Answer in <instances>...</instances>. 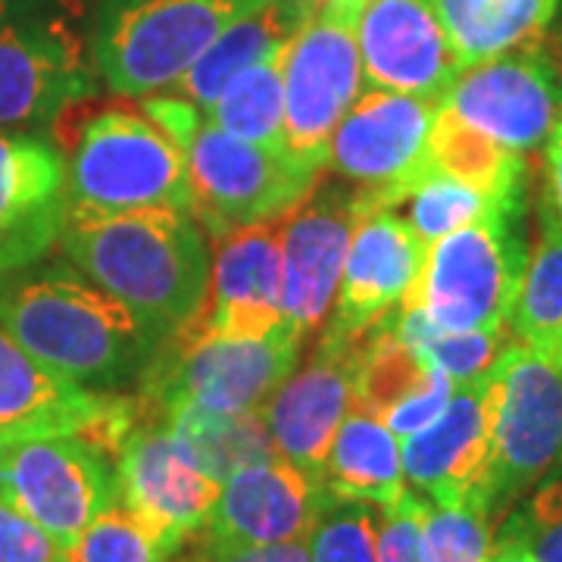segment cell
<instances>
[{
	"label": "cell",
	"mask_w": 562,
	"mask_h": 562,
	"mask_svg": "<svg viewBox=\"0 0 562 562\" xmlns=\"http://www.w3.org/2000/svg\"><path fill=\"white\" fill-rule=\"evenodd\" d=\"M362 216L360 188L319 181L281 222V313L303 341L331 319L350 235Z\"/></svg>",
	"instance_id": "2e32d148"
},
{
	"label": "cell",
	"mask_w": 562,
	"mask_h": 562,
	"mask_svg": "<svg viewBox=\"0 0 562 562\" xmlns=\"http://www.w3.org/2000/svg\"><path fill=\"white\" fill-rule=\"evenodd\" d=\"M379 562H425L422 497L409 494L391 509H379Z\"/></svg>",
	"instance_id": "f35d334b"
},
{
	"label": "cell",
	"mask_w": 562,
	"mask_h": 562,
	"mask_svg": "<svg viewBox=\"0 0 562 562\" xmlns=\"http://www.w3.org/2000/svg\"><path fill=\"white\" fill-rule=\"evenodd\" d=\"M69 562H172L144 525L113 503L66 550Z\"/></svg>",
	"instance_id": "d590c367"
},
{
	"label": "cell",
	"mask_w": 562,
	"mask_h": 562,
	"mask_svg": "<svg viewBox=\"0 0 562 562\" xmlns=\"http://www.w3.org/2000/svg\"><path fill=\"white\" fill-rule=\"evenodd\" d=\"M491 462L479 503L503 522L562 469V362L506 341L491 372Z\"/></svg>",
	"instance_id": "52a82bcc"
},
{
	"label": "cell",
	"mask_w": 562,
	"mask_h": 562,
	"mask_svg": "<svg viewBox=\"0 0 562 562\" xmlns=\"http://www.w3.org/2000/svg\"><path fill=\"white\" fill-rule=\"evenodd\" d=\"M266 0H94V63L116 98L169 94L222 32Z\"/></svg>",
	"instance_id": "8992f818"
},
{
	"label": "cell",
	"mask_w": 562,
	"mask_h": 562,
	"mask_svg": "<svg viewBox=\"0 0 562 562\" xmlns=\"http://www.w3.org/2000/svg\"><path fill=\"white\" fill-rule=\"evenodd\" d=\"M281 222L228 232L213 241L206 328L232 338H266L288 322L281 313Z\"/></svg>",
	"instance_id": "603a6c76"
},
{
	"label": "cell",
	"mask_w": 562,
	"mask_h": 562,
	"mask_svg": "<svg viewBox=\"0 0 562 562\" xmlns=\"http://www.w3.org/2000/svg\"><path fill=\"white\" fill-rule=\"evenodd\" d=\"M319 0H266L254 13L232 22L220 38L203 50L198 63L176 81L172 94H179L198 110H210L225 85L254 63L284 50L310 20Z\"/></svg>",
	"instance_id": "d4e9b609"
},
{
	"label": "cell",
	"mask_w": 562,
	"mask_h": 562,
	"mask_svg": "<svg viewBox=\"0 0 562 562\" xmlns=\"http://www.w3.org/2000/svg\"><path fill=\"white\" fill-rule=\"evenodd\" d=\"M160 413L216 482L247 462L279 457L260 413H213L203 406H169Z\"/></svg>",
	"instance_id": "f1b7e54d"
},
{
	"label": "cell",
	"mask_w": 562,
	"mask_h": 562,
	"mask_svg": "<svg viewBox=\"0 0 562 562\" xmlns=\"http://www.w3.org/2000/svg\"><path fill=\"white\" fill-rule=\"evenodd\" d=\"M362 88L443 103L465 69L435 0H362L357 20Z\"/></svg>",
	"instance_id": "ac0fdd59"
},
{
	"label": "cell",
	"mask_w": 562,
	"mask_h": 562,
	"mask_svg": "<svg viewBox=\"0 0 562 562\" xmlns=\"http://www.w3.org/2000/svg\"><path fill=\"white\" fill-rule=\"evenodd\" d=\"M303 338L288 325L266 338H232L206 328L203 316L157 347L140 375V397L157 409L203 406L213 413H260L294 366Z\"/></svg>",
	"instance_id": "ba28073f"
},
{
	"label": "cell",
	"mask_w": 562,
	"mask_h": 562,
	"mask_svg": "<svg viewBox=\"0 0 562 562\" xmlns=\"http://www.w3.org/2000/svg\"><path fill=\"white\" fill-rule=\"evenodd\" d=\"M425 250L428 247L397 210L366 213L350 235L338 284V310L325 328L362 335L391 316L419 279Z\"/></svg>",
	"instance_id": "7402d4cb"
},
{
	"label": "cell",
	"mask_w": 562,
	"mask_h": 562,
	"mask_svg": "<svg viewBox=\"0 0 562 562\" xmlns=\"http://www.w3.org/2000/svg\"><path fill=\"white\" fill-rule=\"evenodd\" d=\"M0 328L50 372L101 394L140 379L162 344L72 262L47 257L0 276Z\"/></svg>",
	"instance_id": "6da1fadb"
},
{
	"label": "cell",
	"mask_w": 562,
	"mask_h": 562,
	"mask_svg": "<svg viewBox=\"0 0 562 562\" xmlns=\"http://www.w3.org/2000/svg\"><path fill=\"white\" fill-rule=\"evenodd\" d=\"M60 247L85 279L128 306L160 341L206 306L213 257L191 213H66Z\"/></svg>",
	"instance_id": "7a4b0ae2"
},
{
	"label": "cell",
	"mask_w": 562,
	"mask_h": 562,
	"mask_svg": "<svg viewBox=\"0 0 562 562\" xmlns=\"http://www.w3.org/2000/svg\"><path fill=\"white\" fill-rule=\"evenodd\" d=\"M322 506V487L281 457L232 472L220 487L201 535L184 543L198 562H216L238 550L306 538Z\"/></svg>",
	"instance_id": "e0dca14e"
},
{
	"label": "cell",
	"mask_w": 562,
	"mask_h": 562,
	"mask_svg": "<svg viewBox=\"0 0 562 562\" xmlns=\"http://www.w3.org/2000/svg\"><path fill=\"white\" fill-rule=\"evenodd\" d=\"M98 85L94 0L0 3V128L54 125Z\"/></svg>",
	"instance_id": "5b68a950"
},
{
	"label": "cell",
	"mask_w": 562,
	"mask_h": 562,
	"mask_svg": "<svg viewBox=\"0 0 562 562\" xmlns=\"http://www.w3.org/2000/svg\"><path fill=\"white\" fill-rule=\"evenodd\" d=\"M116 460V503L138 519L169 557L201 535L220 497L216 482L162 413L138 401V416L122 435Z\"/></svg>",
	"instance_id": "4fadbf2b"
},
{
	"label": "cell",
	"mask_w": 562,
	"mask_h": 562,
	"mask_svg": "<svg viewBox=\"0 0 562 562\" xmlns=\"http://www.w3.org/2000/svg\"><path fill=\"white\" fill-rule=\"evenodd\" d=\"M54 128L60 132L69 213L179 210L194 216L184 154L144 110L101 103L76 116L72 106Z\"/></svg>",
	"instance_id": "277c9868"
},
{
	"label": "cell",
	"mask_w": 562,
	"mask_h": 562,
	"mask_svg": "<svg viewBox=\"0 0 562 562\" xmlns=\"http://www.w3.org/2000/svg\"><path fill=\"white\" fill-rule=\"evenodd\" d=\"M0 494L66 553L116 503V460L101 441L79 431L0 441Z\"/></svg>",
	"instance_id": "30bf717a"
},
{
	"label": "cell",
	"mask_w": 562,
	"mask_h": 562,
	"mask_svg": "<svg viewBox=\"0 0 562 562\" xmlns=\"http://www.w3.org/2000/svg\"><path fill=\"white\" fill-rule=\"evenodd\" d=\"M541 220L562 225V122L543 144V206Z\"/></svg>",
	"instance_id": "ab89813d"
},
{
	"label": "cell",
	"mask_w": 562,
	"mask_h": 562,
	"mask_svg": "<svg viewBox=\"0 0 562 562\" xmlns=\"http://www.w3.org/2000/svg\"><path fill=\"white\" fill-rule=\"evenodd\" d=\"M503 522L541 562H562V469L543 479Z\"/></svg>",
	"instance_id": "8d00e7d4"
},
{
	"label": "cell",
	"mask_w": 562,
	"mask_h": 562,
	"mask_svg": "<svg viewBox=\"0 0 562 562\" xmlns=\"http://www.w3.org/2000/svg\"><path fill=\"white\" fill-rule=\"evenodd\" d=\"M506 331L513 341L553 357L562 335V225L557 222L541 220V238L528 254Z\"/></svg>",
	"instance_id": "4dcf8cb0"
},
{
	"label": "cell",
	"mask_w": 562,
	"mask_h": 562,
	"mask_svg": "<svg viewBox=\"0 0 562 562\" xmlns=\"http://www.w3.org/2000/svg\"><path fill=\"white\" fill-rule=\"evenodd\" d=\"M487 562H541L528 547L522 543V538L509 528L506 522H501V531L494 535V547H491V557Z\"/></svg>",
	"instance_id": "b9f144b4"
},
{
	"label": "cell",
	"mask_w": 562,
	"mask_h": 562,
	"mask_svg": "<svg viewBox=\"0 0 562 562\" xmlns=\"http://www.w3.org/2000/svg\"><path fill=\"white\" fill-rule=\"evenodd\" d=\"M319 487L331 497L391 509L406 497V475L397 435L360 401L341 422L322 465Z\"/></svg>",
	"instance_id": "484cf974"
},
{
	"label": "cell",
	"mask_w": 562,
	"mask_h": 562,
	"mask_svg": "<svg viewBox=\"0 0 562 562\" xmlns=\"http://www.w3.org/2000/svg\"><path fill=\"white\" fill-rule=\"evenodd\" d=\"M522 220L525 198L428 244L419 279L401 306H416L443 331L506 328L528 262Z\"/></svg>",
	"instance_id": "9c48e42d"
},
{
	"label": "cell",
	"mask_w": 562,
	"mask_h": 562,
	"mask_svg": "<svg viewBox=\"0 0 562 562\" xmlns=\"http://www.w3.org/2000/svg\"><path fill=\"white\" fill-rule=\"evenodd\" d=\"M66 213L60 147L25 128H0V276L50 257Z\"/></svg>",
	"instance_id": "ffe728a7"
},
{
	"label": "cell",
	"mask_w": 562,
	"mask_h": 562,
	"mask_svg": "<svg viewBox=\"0 0 562 562\" xmlns=\"http://www.w3.org/2000/svg\"><path fill=\"white\" fill-rule=\"evenodd\" d=\"M401 457L406 484L428 503H479L491 462V379L460 384L438 419L401 441Z\"/></svg>",
	"instance_id": "44dd1931"
},
{
	"label": "cell",
	"mask_w": 562,
	"mask_h": 562,
	"mask_svg": "<svg viewBox=\"0 0 562 562\" xmlns=\"http://www.w3.org/2000/svg\"><path fill=\"white\" fill-rule=\"evenodd\" d=\"M441 103L366 88L328 138L325 169L360 188L366 213L397 210L428 172L431 128Z\"/></svg>",
	"instance_id": "7c38bea8"
},
{
	"label": "cell",
	"mask_w": 562,
	"mask_h": 562,
	"mask_svg": "<svg viewBox=\"0 0 562 562\" xmlns=\"http://www.w3.org/2000/svg\"><path fill=\"white\" fill-rule=\"evenodd\" d=\"M562 0H435L462 66L543 38Z\"/></svg>",
	"instance_id": "4316f807"
},
{
	"label": "cell",
	"mask_w": 562,
	"mask_h": 562,
	"mask_svg": "<svg viewBox=\"0 0 562 562\" xmlns=\"http://www.w3.org/2000/svg\"><path fill=\"white\" fill-rule=\"evenodd\" d=\"M63 547L0 494V562H60Z\"/></svg>",
	"instance_id": "74e56055"
},
{
	"label": "cell",
	"mask_w": 562,
	"mask_h": 562,
	"mask_svg": "<svg viewBox=\"0 0 562 562\" xmlns=\"http://www.w3.org/2000/svg\"><path fill=\"white\" fill-rule=\"evenodd\" d=\"M60 562H69V560H66V557H63V560Z\"/></svg>",
	"instance_id": "ee69618b"
},
{
	"label": "cell",
	"mask_w": 562,
	"mask_h": 562,
	"mask_svg": "<svg viewBox=\"0 0 562 562\" xmlns=\"http://www.w3.org/2000/svg\"><path fill=\"white\" fill-rule=\"evenodd\" d=\"M441 106L503 147L528 154L562 122V69L541 41L465 66Z\"/></svg>",
	"instance_id": "5bb4252c"
},
{
	"label": "cell",
	"mask_w": 562,
	"mask_h": 562,
	"mask_svg": "<svg viewBox=\"0 0 562 562\" xmlns=\"http://www.w3.org/2000/svg\"><path fill=\"white\" fill-rule=\"evenodd\" d=\"M0 3H3V0H0Z\"/></svg>",
	"instance_id": "f6af8a7d"
},
{
	"label": "cell",
	"mask_w": 562,
	"mask_h": 562,
	"mask_svg": "<svg viewBox=\"0 0 562 562\" xmlns=\"http://www.w3.org/2000/svg\"><path fill=\"white\" fill-rule=\"evenodd\" d=\"M310 562H379V509L322 491L316 522L306 535Z\"/></svg>",
	"instance_id": "836d02e7"
},
{
	"label": "cell",
	"mask_w": 562,
	"mask_h": 562,
	"mask_svg": "<svg viewBox=\"0 0 562 562\" xmlns=\"http://www.w3.org/2000/svg\"><path fill=\"white\" fill-rule=\"evenodd\" d=\"M431 160L443 176L462 181L491 201L525 198V154L503 147L494 138L457 120L447 106H438L431 128Z\"/></svg>",
	"instance_id": "83f0119b"
},
{
	"label": "cell",
	"mask_w": 562,
	"mask_h": 562,
	"mask_svg": "<svg viewBox=\"0 0 562 562\" xmlns=\"http://www.w3.org/2000/svg\"><path fill=\"white\" fill-rule=\"evenodd\" d=\"M553 360L562 362V335H560V341H557V347H553Z\"/></svg>",
	"instance_id": "7bdbcfd3"
},
{
	"label": "cell",
	"mask_w": 562,
	"mask_h": 562,
	"mask_svg": "<svg viewBox=\"0 0 562 562\" xmlns=\"http://www.w3.org/2000/svg\"><path fill=\"white\" fill-rule=\"evenodd\" d=\"M360 7L362 0H319L284 50V140L322 172L335 125L362 94Z\"/></svg>",
	"instance_id": "8fae6325"
},
{
	"label": "cell",
	"mask_w": 562,
	"mask_h": 562,
	"mask_svg": "<svg viewBox=\"0 0 562 562\" xmlns=\"http://www.w3.org/2000/svg\"><path fill=\"white\" fill-rule=\"evenodd\" d=\"M284 50L238 72L225 85L216 103L206 110V120L220 125L222 132L250 140V144L288 147V140H284V76H281Z\"/></svg>",
	"instance_id": "f546056e"
},
{
	"label": "cell",
	"mask_w": 562,
	"mask_h": 562,
	"mask_svg": "<svg viewBox=\"0 0 562 562\" xmlns=\"http://www.w3.org/2000/svg\"><path fill=\"white\" fill-rule=\"evenodd\" d=\"M394 331L416 357L441 369L450 382L469 384L479 382L491 372L494 360L506 347V328H487V331H443L416 306H397L394 313Z\"/></svg>",
	"instance_id": "1f68e13d"
},
{
	"label": "cell",
	"mask_w": 562,
	"mask_h": 562,
	"mask_svg": "<svg viewBox=\"0 0 562 562\" xmlns=\"http://www.w3.org/2000/svg\"><path fill=\"white\" fill-rule=\"evenodd\" d=\"M140 110L184 154L194 220L213 241L238 228L284 220L322 181V169L301 160L291 147H262L235 138L179 94H150Z\"/></svg>",
	"instance_id": "3957f363"
},
{
	"label": "cell",
	"mask_w": 562,
	"mask_h": 562,
	"mask_svg": "<svg viewBox=\"0 0 562 562\" xmlns=\"http://www.w3.org/2000/svg\"><path fill=\"white\" fill-rule=\"evenodd\" d=\"M394 313L366 331L357 401L406 441L441 416L457 384L397 338Z\"/></svg>",
	"instance_id": "cb8c5ba5"
},
{
	"label": "cell",
	"mask_w": 562,
	"mask_h": 562,
	"mask_svg": "<svg viewBox=\"0 0 562 562\" xmlns=\"http://www.w3.org/2000/svg\"><path fill=\"white\" fill-rule=\"evenodd\" d=\"M362 341L366 331L344 335L322 328L310 360L297 362L294 372L262 403L260 416L279 457L297 465L310 482L319 484L328 447L357 403Z\"/></svg>",
	"instance_id": "9a60e30c"
},
{
	"label": "cell",
	"mask_w": 562,
	"mask_h": 562,
	"mask_svg": "<svg viewBox=\"0 0 562 562\" xmlns=\"http://www.w3.org/2000/svg\"><path fill=\"white\" fill-rule=\"evenodd\" d=\"M138 416V401L88 391L29 357L0 328V441L79 431L116 453Z\"/></svg>",
	"instance_id": "d6986e66"
},
{
	"label": "cell",
	"mask_w": 562,
	"mask_h": 562,
	"mask_svg": "<svg viewBox=\"0 0 562 562\" xmlns=\"http://www.w3.org/2000/svg\"><path fill=\"white\" fill-rule=\"evenodd\" d=\"M494 522L482 503L438 506L422 497V553L425 562H487Z\"/></svg>",
	"instance_id": "e575fe53"
},
{
	"label": "cell",
	"mask_w": 562,
	"mask_h": 562,
	"mask_svg": "<svg viewBox=\"0 0 562 562\" xmlns=\"http://www.w3.org/2000/svg\"><path fill=\"white\" fill-rule=\"evenodd\" d=\"M191 562H198L194 553H191ZM216 562H310V547H306V538H297V541L288 543H269V547L238 550V553H228V557H222Z\"/></svg>",
	"instance_id": "60d3db41"
},
{
	"label": "cell",
	"mask_w": 562,
	"mask_h": 562,
	"mask_svg": "<svg viewBox=\"0 0 562 562\" xmlns=\"http://www.w3.org/2000/svg\"><path fill=\"white\" fill-rule=\"evenodd\" d=\"M401 206L406 210L403 220L409 222V228L428 247V244L441 241V238L460 232L472 222L484 220L494 206H501V201H491L482 191H475V188H469L462 181L443 176L441 169H435L406 194V201Z\"/></svg>",
	"instance_id": "d6a6232c"
}]
</instances>
